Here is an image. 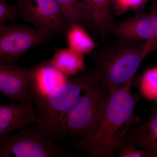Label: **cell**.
Returning <instances> with one entry per match:
<instances>
[{"mask_svg":"<svg viewBox=\"0 0 157 157\" xmlns=\"http://www.w3.org/2000/svg\"><path fill=\"white\" fill-rule=\"evenodd\" d=\"M133 80L109 92L101 124L92 135L73 140L72 145L89 157H110L122 144L134 124L139 122L135 109L140 95L132 94Z\"/></svg>","mask_w":157,"mask_h":157,"instance_id":"6da1fadb","label":"cell"},{"mask_svg":"<svg viewBox=\"0 0 157 157\" xmlns=\"http://www.w3.org/2000/svg\"><path fill=\"white\" fill-rule=\"evenodd\" d=\"M157 50V39L135 42L117 39L92 55L94 70L109 92L133 80L142 62Z\"/></svg>","mask_w":157,"mask_h":157,"instance_id":"7a4b0ae2","label":"cell"},{"mask_svg":"<svg viewBox=\"0 0 157 157\" xmlns=\"http://www.w3.org/2000/svg\"><path fill=\"white\" fill-rule=\"evenodd\" d=\"M96 75L94 70L85 71L76 76H69L64 83L48 94L32 96L30 100L38 115L36 124L47 130L55 139L61 137L66 117Z\"/></svg>","mask_w":157,"mask_h":157,"instance_id":"3957f363","label":"cell"},{"mask_svg":"<svg viewBox=\"0 0 157 157\" xmlns=\"http://www.w3.org/2000/svg\"><path fill=\"white\" fill-rule=\"evenodd\" d=\"M96 73L95 78L84 90L80 100L66 117L61 137H71L73 140L85 138L94 134L100 125L109 92Z\"/></svg>","mask_w":157,"mask_h":157,"instance_id":"277c9868","label":"cell"},{"mask_svg":"<svg viewBox=\"0 0 157 157\" xmlns=\"http://www.w3.org/2000/svg\"><path fill=\"white\" fill-rule=\"evenodd\" d=\"M44 128L27 126L13 134L0 135V157H62L69 154Z\"/></svg>","mask_w":157,"mask_h":157,"instance_id":"5b68a950","label":"cell"},{"mask_svg":"<svg viewBox=\"0 0 157 157\" xmlns=\"http://www.w3.org/2000/svg\"><path fill=\"white\" fill-rule=\"evenodd\" d=\"M50 38L37 29L11 24L0 25V65H15L33 48L48 45Z\"/></svg>","mask_w":157,"mask_h":157,"instance_id":"8992f818","label":"cell"},{"mask_svg":"<svg viewBox=\"0 0 157 157\" xmlns=\"http://www.w3.org/2000/svg\"><path fill=\"white\" fill-rule=\"evenodd\" d=\"M19 16L50 39L65 35L70 24L54 0H17Z\"/></svg>","mask_w":157,"mask_h":157,"instance_id":"52a82bcc","label":"cell"},{"mask_svg":"<svg viewBox=\"0 0 157 157\" xmlns=\"http://www.w3.org/2000/svg\"><path fill=\"white\" fill-rule=\"evenodd\" d=\"M41 63L29 68L15 65H0V94L11 102L29 100L31 86Z\"/></svg>","mask_w":157,"mask_h":157,"instance_id":"ba28073f","label":"cell"},{"mask_svg":"<svg viewBox=\"0 0 157 157\" xmlns=\"http://www.w3.org/2000/svg\"><path fill=\"white\" fill-rule=\"evenodd\" d=\"M110 34L117 39L135 42L157 39V12H141L115 22Z\"/></svg>","mask_w":157,"mask_h":157,"instance_id":"9c48e42d","label":"cell"},{"mask_svg":"<svg viewBox=\"0 0 157 157\" xmlns=\"http://www.w3.org/2000/svg\"><path fill=\"white\" fill-rule=\"evenodd\" d=\"M38 117L32 101L0 105V135L17 132L33 124H37Z\"/></svg>","mask_w":157,"mask_h":157,"instance_id":"30bf717a","label":"cell"},{"mask_svg":"<svg viewBox=\"0 0 157 157\" xmlns=\"http://www.w3.org/2000/svg\"><path fill=\"white\" fill-rule=\"evenodd\" d=\"M89 28L100 36L111 33L114 23L113 10V0H81Z\"/></svg>","mask_w":157,"mask_h":157,"instance_id":"8fae6325","label":"cell"},{"mask_svg":"<svg viewBox=\"0 0 157 157\" xmlns=\"http://www.w3.org/2000/svg\"><path fill=\"white\" fill-rule=\"evenodd\" d=\"M132 144L147 152L152 157H157V104L144 123L129 130L122 144Z\"/></svg>","mask_w":157,"mask_h":157,"instance_id":"7c38bea8","label":"cell"},{"mask_svg":"<svg viewBox=\"0 0 157 157\" xmlns=\"http://www.w3.org/2000/svg\"><path fill=\"white\" fill-rule=\"evenodd\" d=\"M69 76L59 71L48 60L41 62L40 67L31 84L30 98L33 95L50 93L64 83Z\"/></svg>","mask_w":157,"mask_h":157,"instance_id":"4fadbf2b","label":"cell"},{"mask_svg":"<svg viewBox=\"0 0 157 157\" xmlns=\"http://www.w3.org/2000/svg\"><path fill=\"white\" fill-rule=\"evenodd\" d=\"M54 53L48 61L67 76H76L86 71L85 55L69 47L55 48Z\"/></svg>","mask_w":157,"mask_h":157,"instance_id":"5bb4252c","label":"cell"},{"mask_svg":"<svg viewBox=\"0 0 157 157\" xmlns=\"http://www.w3.org/2000/svg\"><path fill=\"white\" fill-rule=\"evenodd\" d=\"M65 35L68 47L78 53L85 56L96 48L95 42L84 27L80 25H70Z\"/></svg>","mask_w":157,"mask_h":157,"instance_id":"9a60e30c","label":"cell"},{"mask_svg":"<svg viewBox=\"0 0 157 157\" xmlns=\"http://www.w3.org/2000/svg\"><path fill=\"white\" fill-rule=\"evenodd\" d=\"M69 24H77L89 28L81 0H54Z\"/></svg>","mask_w":157,"mask_h":157,"instance_id":"2e32d148","label":"cell"},{"mask_svg":"<svg viewBox=\"0 0 157 157\" xmlns=\"http://www.w3.org/2000/svg\"><path fill=\"white\" fill-rule=\"evenodd\" d=\"M139 94L145 100L157 104V67L143 73L139 82Z\"/></svg>","mask_w":157,"mask_h":157,"instance_id":"e0dca14e","label":"cell"},{"mask_svg":"<svg viewBox=\"0 0 157 157\" xmlns=\"http://www.w3.org/2000/svg\"><path fill=\"white\" fill-rule=\"evenodd\" d=\"M20 17L17 5L8 2L7 0H0V25L7 21H14Z\"/></svg>","mask_w":157,"mask_h":157,"instance_id":"ac0fdd59","label":"cell"},{"mask_svg":"<svg viewBox=\"0 0 157 157\" xmlns=\"http://www.w3.org/2000/svg\"><path fill=\"white\" fill-rule=\"evenodd\" d=\"M118 150L121 157H152L145 151L128 144H123Z\"/></svg>","mask_w":157,"mask_h":157,"instance_id":"d6986e66","label":"cell"},{"mask_svg":"<svg viewBox=\"0 0 157 157\" xmlns=\"http://www.w3.org/2000/svg\"><path fill=\"white\" fill-rule=\"evenodd\" d=\"M148 0H113L114 6L117 9L125 10L130 9H137L144 5Z\"/></svg>","mask_w":157,"mask_h":157,"instance_id":"ffe728a7","label":"cell"},{"mask_svg":"<svg viewBox=\"0 0 157 157\" xmlns=\"http://www.w3.org/2000/svg\"><path fill=\"white\" fill-rule=\"evenodd\" d=\"M151 10L156 11L157 12V0H156L155 2L153 4L152 6Z\"/></svg>","mask_w":157,"mask_h":157,"instance_id":"44dd1931","label":"cell"},{"mask_svg":"<svg viewBox=\"0 0 157 157\" xmlns=\"http://www.w3.org/2000/svg\"><path fill=\"white\" fill-rule=\"evenodd\" d=\"M11 1H17V0H11Z\"/></svg>","mask_w":157,"mask_h":157,"instance_id":"7402d4cb","label":"cell"}]
</instances>
